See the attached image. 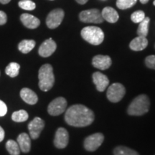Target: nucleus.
Returning <instances> with one entry per match:
<instances>
[{
	"mask_svg": "<svg viewBox=\"0 0 155 155\" xmlns=\"http://www.w3.org/2000/svg\"><path fill=\"white\" fill-rule=\"evenodd\" d=\"M65 120L70 126L75 127H85L94 121V114L90 108L81 104L71 106L65 114Z\"/></svg>",
	"mask_w": 155,
	"mask_h": 155,
	"instance_id": "nucleus-1",
	"label": "nucleus"
},
{
	"mask_svg": "<svg viewBox=\"0 0 155 155\" xmlns=\"http://www.w3.org/2000/svg\"><path fill=\"white\" fill-rule=\"evenodd\" d=\"M39 87L42 91H48L55 83L53 68L50 64H45L39 70Z\"/></svg>",
	"mask_w": 155,
	"mask_h": 155,
	"instance_id": "nucleus-2",
	"label": "nucleus"
},
{
	"mask_svg": "<svg viewBox=\"0 0 155 155\" xmlns=\"http://www.w3.org/2000/svg\"><path fill=\"white\" fill-rule=\"evenodd\" d=\"M150 101L148 96L144 94L139 95L132 101L128 108L127 112L131 116H141L149 111Z\"/></svg>",
	"mask_w": 155,
	"mask_h": 155,
	"instance_id": "nucleus-3",
	"label": "nucleus"
},
{
	"mask_svg": "<svg viewBox=\"0 0 155 155\" xmlns=\"http://www.w3.org/2000/svg\"><path fill=\"white\" fill-rule=\"evenodd\" d=\"M81 34L86 42L94 45H98L104 41V33L101 29L98 27H86L82 29Z\"/></svg>",
	"mask_w": 155,
	"mask_h": 155,
	"instance_id": "nucleus-4",
	"label": "nucleus"
},
{
	"mask_svg": "<svg viewBox=\"0 0 155 155\" xmlns=\"http://www.w3.org/2000/svg\"><path fill=\"white\" fill-rule=\"evenodd\" d=\"M79 18L81 22L85 23H95L100 24L104 22L101 12L98 9H91L82 11L79 15Z\"/></svg>",
	"mask_w": 155,
	"mask_h": 155,
	"instance_id": "nucleus-5",
	"label": "nucleus"
},
{
	"mask_svg": "<svg viewBox=\"0 0 155 155\" xmlns=\"http://www.w3.org/2000/svg\"><path fill=\"white\" fill-rule=\"evenodd\" d=\"M126 94L124 86L121 83H113L109 88H108L107 96L108 99L111 102L117 103L121 101Z\"/></svg>",
	"mask_w": 155,
	"mask_h": 155,
	"instance_id": "nucleus-6",
	"label": "nucleus"
},
{
	"mask_svg": "<svg viewBox=\"0 0 155 155\" xmlns=\"http://www.w3.org/2000/svg\"><path fill=\"white\" fill-rule=\"evenodd\" d=\"M64 15L65 13L62 9H53L48 14L46 18V25L50 29L57 28L61 24Z\"/></svg>",
	"mask_w": 155,
	"mask_h": 155,
	"instance_id": "nucleus-7",
	"label": "nucleus"
},
{
	"mask_svg": "<svg viewBox=\"0 0 155 155\" xmlns=\"http://www.w3.org/2000/svg\"><path fill=\"white\" fill-rule=\"evenodd\" d=\"M67 107V101L63 97H58L50 102L48 107V111L51 116H58L63 114Z\"/></svg>",
	"mask_w": 155,
	"mask_h": 155,
	"instance_id": "nucleus-8",
	"label": "nucleus"
},
{
	"mask_svg": "<svg viewBox=\"0 0 155 155\" xmlns=\"http://www.w3.org/2000/svg\"><path fill=\"white\" fill-rule=\"evenodd\" d=\"M104 136L101 133H96L89 136L85 139L84 147L87 151L94 152L102 144Z\"/></svg>",
	"mask_w": 155,
	"mask_h": 155,
	"instance_id": "nucleus-9",
	"label": "nucleus"
},
{
	"mask_svg": "<svg viewBox=\"0 0 155 155\" xmlns=\"http://www.w3.org/2000/svg\"><path fill=\"white\" fill-rule=\"evenodd\" d=\"M45 127V122L40 117H35L28 124V130L30 137L32 139H37L40 137Z\"/></svg>",
	"mask_w": 155,
	"mask_h": 155,
	"instance_id": "nucleus-10",
	"label": "nucleus"
},
{
	"mask_svg": "<svg viewBox=\"0 0 155 155\" xmlns=\"http://www.w3.org/2000/svg\"><path fill=\"white\" fill-rule=\"evenodd\" d=\"M69 141L68 132L65 129L60 127L56 131L55 139H54V144L58 149H63L67 147Z\"/></svg>",
	"mask_w": 155,
	"mask_h": 155,
	"instance_id": "nucleus-11",
	"label": "nucleus"
},
{
	"mask_svg": "<svg viewBox=\"0 0 155 155\" xmlns=\"http://www.w3.org/2000/svg\"><path fill=\"white\" fill-rule=\"evenodd\" d=\"M57 45L52 38L45 40L39 48V55L43 58H48L55 51Z\"/></svg>",
	"mask_w": 155,
	"mask_h": 155,
	"instance_id": "nucleus-12",
	"label": "nucleus"
},
{
	"mask_svg": "<svg viewBox=\"0 0 155 155\" xmlns=\"http://www.w3.org/2000/svg\"><path fill=\"white\" fill-rule=\"evenodd\" d=\"M93 81L97 90L100 92L104 91L109 84V80L107 76L100 72H96L93 74Z\"/></svg>",
	"mask_w": 155,
	"mask_h": 155,
	"instance_id": "nucleus-13",
	"label": "nucleus"
},
{
	"mask_svg": "<svg viewBox=\"0 0 155 155\" xmlns=\"http://www.w3.org/2000/svg\"><path fill=\"white\" fill-rule=\"evenodd\" d=\"M111 58L108 55H98L93 58L92 64L96 68L100 70H106L111 65Z\"/></svg>",
	"mask_w": 155,
	"mask_h": 155,
	"instance_id": "nucleus-14",
	"label": "nucleus"
},
{
	"mask_svg": "<svg viewBox=\"0 0 155 155\" xmlns=\"http://www.w3.org/2000/svg\"><path fill=\"white\" fill-rule=\"evenodd\" d=\"M20 20L22 24L29 29H35L38 28L40 24V19L33 15L28 14V13H24L21 15Z\"/></svg>",
	"mask_w": 155,
	"mask_h": 155,
	"instance_id": "nucleus-15",
	"label": "nucleus"
},
{
	"mask_svg": "<svg viewBox=\"0 0 155 155\" xmlns=\"http://www.w3.org/2000/svg\"><path fill=\"white\" fill-rule=\"evenodd\" d=\"M20 96L25 103L30 105H34L38 101V97L35 93L28 88H24L21 90Z\"/></svg>",
	"mask_w": 155,
	"mask_h": 155,
	"instance_id": "nucleus-16",
	"label": "nucleus"
},
{
	"mask_svg": "<svg viewBox=\"0 0 155 155\" xmlns=\"http://www.w3.org/2000/svg\"><path fill=\"white\" fill-rule=\"evenodd\" d=\"M148 45V40L146 37L138 36L131 40L129 47L134 51H141L144 50Z\"/></svg>",
	"mask_w": 155,
	"mask_h": 155,
	"instance_id": "nucleus-17",
	"label": "nucleus"
},
{
	"mask_svg": "<svg viewBox=\"0 0 155 155\" xmlns=\"http://www.w3.org/2000/svg\"><path fill=\"white\" fill-rule=\"evenodd\" d=\"M18 143L20 150L24 153H28L31 149V140L28 134L22 133L17 137Z\"/></svg>",
	"mask_w": 155,
	"mask_h": 155,
	"instance_id": "nucleus-18",
	"label": "nucleus"
},
{
	"mask_svg": "<svg viewBox=\"0 0 155 155\" xmlns=\"http://www.w3.org/2000/svg\"><path fill=\"white\" fill-rule=\"evenodd\" d=\"M101 15L104 19L110 23H115L119 19V14L114 8L111 7H106L103 9Z\"/></svg>",
	"mask_w": 155,
	"mask_h": 155,
	"instance_id": "nucleus-19",
	"label": "nucleus"
},
{
	"mask_svg": "<svg viewBox=\"0 0 155 155\" xmlns=\"http://www.w3.org/2000/svg\"><path fill=\"white\" fill-rule=\"evenodd\" d=\"M35 46V41L33 40H23L18 45V49L22 53L27 54L32 50Z\"/></svg>",
	"mask_w": 155,
	"mask_h": 155,
	"instance_id": "nucleus-20",
	"label": "nucleus"
},
{
	"mask_svg": "<svg viewBox=\"0 0 155 155\" xmlns=\"http://www.w3.org/2000/svg\"><path fill=\"white\" fill-rule=\"evenodd\" d=\"M150 19L149 17H145V18L141 22L139 23V25L138 30H137V34H138L139 36H147L149 32V24H150Z\"/></svg>",
	"mask_w": 155,
	"mask_h": 155,
	"instance_id": "nucleus-21",
	"label": "nucleus"
},
{
	"mask_svg": "<svg viewBox=\"0 0 155 155\" xmlns=\"http://www.w3.org/2000/svg\"><path fill=\"white\" fill-rule=\"evenodd\" d=\"M6 149L11 155H19L21 152L18 143L12 139H9L6 143Z\"/></svg>",
	"mask_w": 155,
	"mask_h": 155,
	"instance_id": "nucleus-22",
	"label": "nucleus"
},
{
	"mask_svg": "<svg viewBox=\"0 0 155 155\" xmlns=\"http://www.w3.org/2000/svg\"><path fill=\"white\" fill-rule=\"evenodd\" d=\"M20 65L17 63H10L5 68V73L11 78H15L19 75Z\"/></svg>",
	"mask_w": 155,
	"mask_h": 155,
	"instance_id": "nucleus-23",
	"label": "nucleus"
},
{
	"mask_svg": "<svg viewBox=\"0 0 155 155\" xmlns=\"http://www.w3.org/2000/svg\"><path fill=\"white\" fill-rule=\"evenodd\" d=\"M28 114L25 110L15 111L12 115V119L15 122H24L28 119Z\"/></svg>",
	"mask_w": 155,
	"mask_h": 155,
	"instance_id": "nucleus-24",
	"label": "nucleus"
},
{
	"mask_svg": "<svg viewBox=\"0 0 155 155\" xmlns=\"http://www.w3.org/2000/svg\"><path fill=\"white\" fill-rule=\"evenodd\" d=\"M114 155H139L136 151L127 147L119 146L114 149Z\"/></svg>",
	"mask_w": 155,
	"mask_h": 155,
	"instance_id": "nucleus-25",
	"label": "nucleus"
},
{
	"mask_svg": "<svg viewBox=\"0 0 155 155\" xmlns=\"http://www.w3.org/2000/svg\"><path fill=\"white\" fill-rule=\"evenodd\" d=\"M137 0H116V6L120 9L131 8L137 3Z\"/></svg>",
	"mask_w": 155,
	"mask_h": 155,
	"instance_id": "nucleus-26",
	"label": "nucleus"
},
{
	"mask_svg": "<svg viewBox=\"0 0 155 155\" xmlns=\"http://www.w3.org/2000/svg\"><path fill=\"white\" fill-rule=\"evenodd\" d=\"M19 7L25 10H33L35 9L36 5L31 0H21L18 3Z\"/></svg>",
	"mask_w": 155,
	"mask_h": 155,
	"instance_id": "nucleus-27",
	"label": "nucleus"
},
{
	"mask_svg": "<svg viewBox=\"0 0 155 155\" xmlns=\"http://www.w3.org/2000/svg\"><path fill=\"white\" fill-rule=\"evenodd\" d=\"M145 18V14L143 11L139 10L136 11L132 13L131 16V19L132 22L134 23H139Z\"/></svg>",
	"mask_w": 155,
	"mask_h": 155,
	"instance_id": "nucleus-28",
	"label": "nucleus"
},
{
	"mask_svg": "<svg viewBox=\"0 0 155 155\" xmlns=\"http://www.w3.org/2000/svg\"><path fill=\"white\" fill-rule=\"evenodd\" d=\"M145 64L148 68L155 70V55H150L145 59Z\"/></svg>",
	"mask_w": 155,
	"mask_h": 155,
	"instance_id": "nucleus-29",
	"label": "nucleus"
},
{
	"mask_svg": "<svg viewBox=\"0 0 155 155\" xmlns=\"http://www.w3.org/2000/svg\"><path fill=\"white\" fill-rule=\"evenodd\" d=\"M7 113V107L5 102L0 100V116H4Z\"/></svg>",
	"mask_w": 155,
	"mask_h": 155,
	"instance_id": "nucleus-30",
	"label": "nucleus"
},
{
	"mask_svg": "<svg viewBox=\"0 0 155 155\" xmlns=\"http://www.w3.org/2000/svg\"><path fill=\"white\" fill-rule=\"evenodd\" d=\"M7 21V15L5 12L0 11V25H5Z\"/></svg>",
	"mask_w": 155,
	"mask_h": 155,
	"instance_id": "nucleus-31",
	"label": "nucleus"
},
{
	"mask_svg": "<svg viewBox=\"0 0 155 155\" xmlns=\"http://www.w3.org/2000/svg\"><path fill=\"white\" fill-rule=\"evenodd\" d=\"M4 138H5V131H4L2 127H0V142L3 141Z\"/></svg>",
	"mask_w": 155,
	"mask_h": 155,
	"instance_id": "nucleus-32",
	"label": "nucleus"
},
{
	"mask_svg": "<svg viewBox=\"0 0 155 155\" xmlns=\"http://www.w3.org/2000/svg\"><path fill=\"white\" fill-rule=\"evenodd\" d=\"M78 3L80 4V5H85L88 0H75Z\"/></svg>",
	"mask_w": 155,
	"mask_h": 155,
	"instance_id": "nucleus-33",
	"label": "nucleus"
},
{
	"mask_svg": "<svg viewBox=\"0 0 155 155\" xmlns=\"http://www.w3.org/2000/svg\"><path fill=\"white\" fill-rule=\"evenodd\" d=\"M11 0H0V2L3 5H6V4H8Z\"/></svg>",
	"mask_w": 155,
	"mask_h": 155,
	"instance_id": "nucleus-34",
	"label": "nucleus"
},
{
	"mask_svg": "<svg viewBox=\"0 0 155 155\" xmlns=\"http://www.w3.org/2000/svg\"><path fill=\"white\" fill-rule=\"evenodd\" d=\"M150 0H140V2L141 4H147Z\"/></svg>",
	"mask_w": 155,
	"mask_h": 155,
	"instance_id": "nucleus-35",
	"label": "nucleus"
},
{
	"mask_svg": "<svg viewBox=\"0 0 155 155\" xmlns=\"http://www.w3.org/2000/svg\"><path fill=\"white\" fill-rule=\"evenodd\" d=\"M153 4H154V5L155 6V0L154 1V2H153Z\"/></svg>",
	"mask_w": 155,
	"mask_h": 155,
	"instance_id": "nucleus-36",
	"label": "nucleus"
},
{
	"mask_svg": "<svg viewBox=\"0 0 155 155\" xmlns=\"http://www.w3.org/2000/svg\"><path fill=\"white\" fill-rule=\"evenodd\" d=\"M50 1H53V0H50Z\"/></svg>",
	"mask_w": 155,
	"mask_h": 155,
	"instance_id": "nucleus-37",
	"label": "nucleus"
}]
</instances>
